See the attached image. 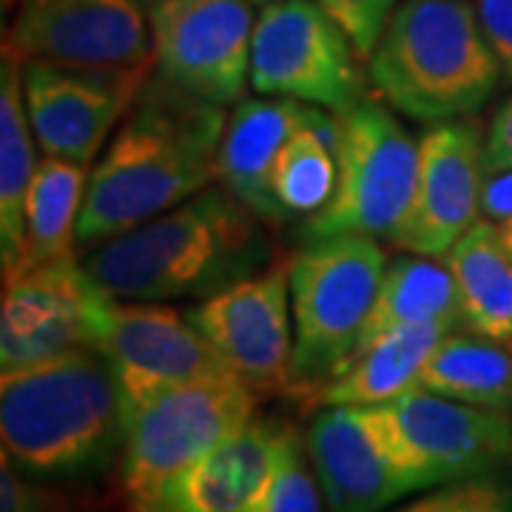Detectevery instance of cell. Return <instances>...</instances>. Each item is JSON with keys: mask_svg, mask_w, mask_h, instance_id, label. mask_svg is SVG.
Wrapping results in <instances>:
<instances>
[{"mask_svg": "<svg viewBox=\"0 0 512 512\" xmlns=\"http://www.w3.org/2000/svg\"><path fill=\"white\" fill-rule=\"evenodd\" d=\"M225 109L151 80L86 183L77 245L94 248L197 197L217 177Z\"/></svg>", "mask_w": 512, "mask_h": 512, "instance_id": "cell-1", "label": "cell"}, {"mask_svg": "<svg viewBox=\"0 0 512 512\" xmlns=\"http://www.w3.org/2000/svg\"><path fill=\"white\" fill-rule=\"evenodd\" d=\"M123 433L120 390L97 348L0 373L3 456L26 476H89L123 444Z\"/></svg>", "mask_w": 512, "mask_h": 512, "instance_id": "cell-2", "label": "cell"}, {"mask_svg": "<svg viewBox=\"0 0 512 512\" xmlns=\"http://www.w3.org/2000/svg\"><path fill=\"white\" fill-rule=\"evenodd\" d=\"M251 211L228 191H200L183 205L89 248L83 268L120 302H165L225 288L251 265ZM231 285V282H228Z\"/></svg>", "mask_w": 512, "mask_h": 512, "instance_id": "cell-3", "label": "cell"}, {"mask_svg": "<svg viewBox=\"0 0 512 512\" xmlns=\"http://www.w3.org/2000/svg\"><path fill=\"white\" fill-rule=\"evenodd\" d=\"M501 77L476 9L464 0H404L370 55L384 100L421 123L470 117Z\"/></svg>", "mask_w": 512, "mask_h": 512, "instance_id": "cell-4", "label": "cell"}, {"mask_svg": "<svg viewBox=\"0 0 512 512\" xmlns=\"http://www.w3.org/2000/svg\"><path fill=\"white\" fill-rule=\"evenodd\" d=\"M387 256L379 239L308 242L288 262L293 311L291 393L302 404L348 365L379 291Z\"/></svg>", "mask_w": 512, "mask_h": 512, "instance_id": "cell-5", "label": "cell"}, {"mask_svg": "<svg viewBox=\"0 0 512 512\" xmlns=\"http://www.w3.org/2000/svg\"><path fill=\"white\" fill-rule=\"evenodd\" d=\"M336 117V188L305 222L308 242L370 237L399 245L419 185L421 146L376 100H362Z\"/></svg>", "mask_w": 512, "mask_h": 512, "instance_id": "cell-6", "label": "cell"}, {"mask_svg": "<svg viewBox=\"0 0 512 512\" xmlns=\"http://www.w3.org/2000/svg\"><path fill=\"white\" fill-rule=\"evenodd\" d=\"M254 410L256 393L237 373L165 390L137 410L126 424L120 461L131 512H151L171 478L239 433Z\"/></svg>", "mask_w": 512, "mask_h": 512, "instance_id": "cell-7", "label": "cell"}, {"mask_svg": "<svg viewBox=\"0 0 512 512\" xmlns=\"http://www.w3.org/2000/svg\"><path fill=\"white\" fill-rule=\"evenodd\" d=\"M367 413L419 493L512 464V410L456 402L416 387L367 407Z\"/></svg>", "mask_w": 512, "mask_h": 512, "instance_id": "cell-8", "label": "cell"}, {"mask_svg": "<svg viewBox=\"0 0 512 512\" xmlns=\"http://www.w3.org/2000/svg\"><path fill=\"white\" fill-rule=\"evenodd\" d=\"M359 60L345 29L316 0H274L254 23L251 89L339 114L365 100Z\"/></svg>", "mask_w": 512, "mask_h": 512, "instance_id": "cell-9", "label": "cell"}, {"mask_svg": "<svg viewBox=\"0 0 512 512\" xmlns=\"http://www.w3.org/2000/svg\"><path fill=\"white\" fill-rule=\"evenodd\" d=\"M251 0H160L148 9L154 77L168 89L228 109L251 83Z\"/></svg>", "mask_w": 512, "mask_h": 512, "instance_id": "cell-10", "label": "cell"}, {"mask_svg": "<svg viewBox=\"0 0 512 512\" xmlns=\"http://www.w3.org/2000/svg\"><path fill=\"white\" fill-rule=\"evenodd\" d=\"M94 348L114 373L126 424L165 390L234 373L188 316L157 302L111 299Z\"/></svg>", "mask_w": 512, "mask_h": 512, "instance_id": "cell-11", "label": "cell"}, {"mask_svg": "<svg viewBox=\"0 0 512 512\" xmlns=\"http://www.w3.org/2000/svg\"><path fill=\"white\" fill-rule=\"evenodd\" d=\"M140 0H20L9 43L23 60L80 72H143L154 37Z\"/></svg>", "mask_w": 512, "mask_h": 512, "instance_id": "cell-12", "label": "cell"}, {"mask_svg": "<svg viewBox=\"0 0 512 512\" xmlns=\"http://www.w3.org/2000/svg\"><path fill=\"white\" fill-rule=\"evenodd\" d=\"M288 262L208 293L188 319L225 365L259 393H291L293 316Z\"/></svg>", "mask_w": 512, "mask_h": 512, "instance_id": "cell-13", "label": "cell"}, {"mask_svg": "<svg viewBox=\"0 0 512 512\" xmlns=\"http://www.w3.org/2000/svg\"><path fill=\"white\" fill-rule=\"evenodd\" d=\"M111 302L80 259L3 276L0 370L40 365L69 350L94 348Z\"/></svg>", "mask_w": 512, "mask_h": 512, "instance_id": "cell-14", "label": "cell"}, {"mask_svg": "<svg viewBox=\"0 0 512 512\" xmlns=\"http://www.w3.org/2000/svg\"><path fill=\"white\" fill-rule=\"evenodd\" d=\"M148 72H80L23 60V100L43 157L92 163L114 123L146 89Z\"/></svg>", "mask_w": 512, "mask_h": 512, "instance_id": "cell-15", "label": "cell"}, {"mask_svg": "<svg viewBox=\"0 0 512 512\" xmlns=\"http://www.w3.org/2000/svg\"><path fill=\"white\" fill-rule=\"evenodd\" d=\"M419 146L416 200L396 248L444 259L481 214L487 140L473 120H447L427 128Z\"/></svg>", "mask_w": 512, "mask_h": 512, "instance_id": "cell-16", "label": "cell"}, {"mask_svg": "<svg viewBox=\"0 0 512 512\" xmlns=\"http://www.w3.org/2000/svg\"><path fill=\"white\" fill-rule=\"evenodd\" d=\"M305 444L333 512H384L419 493L367 407H319Z\"/></svg>", "mask_w": 512, "mask_h": 512, "instance_id": "cell-17", "label": "cell"}, {"mask_svg": "<svg viewBox=\"0 0 512 512\" xmlns=\"http://www.w3.org/2000/svg\"><path fill=\"white\" fill-rule=\"evenodd\" d=\"M291 427L251 419L168 481L151 512H254L274 478Z\"/></svg>", "mask_w": 512, "mask_h": 512, "instance_id": "cell-18", "label": "cell"}, {"mask_svg": "<svg viewBox=\"0 0 512 512\" xmlns=\"http://www.w3.org/2000/svg\"><path fill=\"white\" fill-rule=\"evenodd\" d=\"M319 114H325V109L291 97L239 100L237 109L225 120L217 151V180L222 188L259 220H282L285 211L279 208L271 188L279 151Z\"/></svg>", "mask_w": 512, "mask_h": 512, "instance_id": "cell-19", "label": "cell"}, {"mask_svg": "<svg viewBox=\"0 0 512 512\" xmlns=\"http://www.w3.org/2000/svg\"><path fill=\"white\" fill-rule=\"evenodd\" d=\"M447 333H453L447 325H416L387 333L333 373L305 407H373L399 399L419 387L421 370Z\"/></svg>", "mask_w": 512, "mask_h": 512, "instance_id": "cell-20", "label": "cell"}, {"mask_svg": "<svg viewBox=\"0 0 512 512\" xmlns=\"http://www.w3.org/2000/svg\"><path fill=\"white\" fill-rule=\"evenodd\" d=\"M416 325L464 328L461 296L447 259L413 254L387 262L353 356H359L362 350L393 330L416 328Z\"/></svg>", "mask_w": 512, "mask_h": 512, "instance_id": "cell-21", "label": "cell"}, {"mask_svg": "<svg viewBox=\"0 0 512 512\" xmlns=\"http://www.w3.org/2000/svg\"><path fill=\"white\" fill-rule=\"evenodd\" d=\"M35 134L23 100V57L6 40L0 69V262L9 274L18 262L26 202L37 174Z\"/></svg>", "mask_w": 512, "mask_h": 512, "instance_id": "cell-22", "label": "cell"}, {"mask_svg": "<svg viewBox=\"0 0 512 512\" xmlns=\"http://www.w3.org/2000/svg\"><path fill=\"white\" fill-rule=\"evenodd\" d=\"M89 165L43 157L37 163L29 202H26V228L18 262L9 274L32 271L40 265H57L77 259V228L86 200V174Z\"/></svg>", "mask_w": 512, "mask_h": 512, "instance_id": "cell-23", "label": "cell"}, {"mask_svg": "<svg viewBox=\"0 0 512 512\" xmlns=\"http://www.w3.org/2000/svg\"><path fill=\"white\" fill-rule=\"evenodd\" d=\"M456 276L464 328L512 345V256L490 220H478L447 251Z\"/></svg>", "mask_w": 512, "mask_h": 512, "instance_id": "cell-24", "label": "cell"}, {"mask_svg": "<svg viewBox=\"0 0 512 512\" xmlns=\"http://www.w3.org/2000/svg\"><path fill=\"white\" fill-rule=\"evenodd\" d=\"M419 387L456 402L512 410V345L453 330L430 353Z\"/></svg>", "mask_w": 512, "mask_h": 512, "instance_id": "cell-25", "label": "cell"}, {"mask_svg": "<svg viewBox=\"0 0 512 512\" xmlns=\"http://www.w3.org/2000/svg\"><path fill=\"white\" fill-rule=\"evenodd\" d=\"M336 117L319 114L302 126L279 151L274 168V197L285 217H313L336 188Z\"/></svg>", "mask_w": 512, "mask_h": 512, "instance_id": "cell-26", "label": "cell"}, {"mask_svg": "<svg viewBox=\"0 0 512 512\" xmlns=\"http://www.w3.org/2000/svg\"><path fill=\"white\" fill-rule=\"evenodd\" d=\"M254 512H333L313 470L308 444L293 427L276 461L274 478Z\"/></svg>", "mask_w": 512, "mask_h": 512, "instance_id": "cell-27", "label": "cell"}, {"mask_svg": "<svg viewBox=\"0 0 512 512\" xmlns=\"http://www.w3.org/2000/svg\"><path fill=\"white\" fill-rule=\"evenodd\" d=\"M384 512H512V481L498 473L456 478Z\"/></svg>", "mask_w": 512, "mask_h": 512, "instance_id": "cell-28", "label": "cell"}, {"mask_svg": "<svg viewBox=\"0 0 512 512\" xmlns=\"http://www.w3.org/2000/svg\"><path fill=\"white\" fill-rule=\"evenodd\" d=\"M330 18L336 20L350 37L356 55L370 60L390 15L396 12V0H316Z\"/></svg>", "mask_w": 512, "mask_h": 512, "instance_id": "cell-29", "label": "cell"}, {"mask_svg": "<svg viewBox=\"0 0 512 512\" xmlns=\"http://www.w3.org/2000/svg\"><path fill=\"white\" fill-rule=\"evenodd\" d=\"M0 512H77L72 498L43 484V478L26 476L0 453Z\"/></svg>", "mask_w": 512, "mask_h": 512, "instance_id": "cell-30", "label": "cell"}, {"mask_svg": "<svg viewBox=\"0 0 512 512\" xmlns=\"http://www.w3.org/2000/svg\"><path fill=\"white\" fill-rule=\"evenodd\" d=\"M473 9L501 74L512 80V0H476Z\"/></svg>", "mask_w": 512, "mask_h": 512, "instance_id": "cell-31", "label": "cell"}, {"mask_svg": "<svg viewBox=\"0 0 512 512\" xmlns=\"http://www.w3.org/2000/svg\"><path fill=\"white\" fill-rule=\"evenodd\" d=\"M481 214L490 222L512 217V165H487L481 185Z\"/></svg>", "mask_w": 512, "mask_h": 512, "instance_id": "cell-32", "label": "cell"}, {"mask_svg": "<svg viewBox=\"0 0 512 512\" xmlns=\"http://www.w3.org/2000/svg\"><path fill=\"white\" fill-rule=\"evenodd\" d=\"M487 165H512V97L498 109L487 134Z\"/></svg>", "mask_w": 512, "mask_h": 512, "instance_id": "cell-33", "label": "cell"}, {"mask_svg": "<svg viewBox=\"0 0 512 512\" xmlns=\"http://www.w3.org/2000/svg\"><path fill=\"white\" fill-rule=\"evenodd\" d=\"M495 225V234L501 239V245L507 248V254L512 256V217L510 220H501V222H493Z\"/></svg>", "mask_w": 512, "mask_h": 512, "instance_id": "cell-34", "label": "cell"}, {"mask_svg": "<svg viewBox=\"0 0 512 512\" xmlns=\"http://www.w3.org/2000/svg\"><path fill=\"white\" fill-rule=\"evenodd\" d=\"M251 3H256V6H268V3H274V0H251Z\"/></svg>", "mask_w": 512, "mask_h": 512, "instance_id": "cell-35", "label": "cell"}, {"mask_svg": "<svg viewBox=\"0 0 512 512\" xmlns=\"http://www.w3.org/2000/svg\"><path fill=\"white\" fill-rule=\"evenodd\" d=\"M140 3H146L148 9H151V6H154V3H160V0H140Z\"/></svg>", "mask_w": 512, "mask_h": 512, "instance_id": "cell-36", "label": "cell"}]
</instances>
